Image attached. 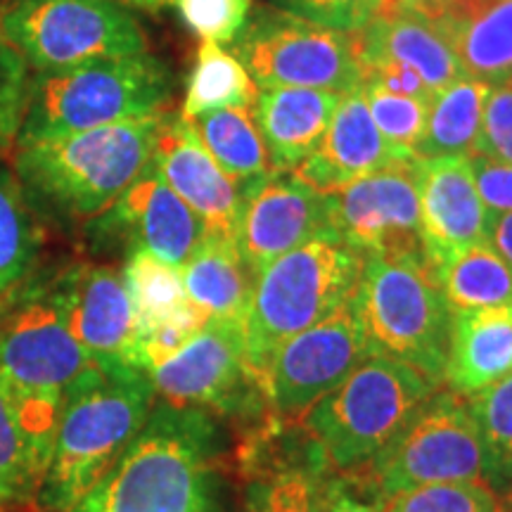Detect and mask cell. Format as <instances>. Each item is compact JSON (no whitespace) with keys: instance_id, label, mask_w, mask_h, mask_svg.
<instances>
[{"instance_id":"1","label":"cell","mask_w":512,"mask_h":512,"mask_svg":"<svg viewBox=\"0 0 512 512\" xmlns=\"http://www.w3.org/2000/svg\"><path fill=\"white\" fill-rule=\"evenodd\" d=\"M226 465L207 411L159 403L110 472L67 512H223Z\"/></svg>"},{"instance_id":"2","label":"cell","mask_w":512,"mask_h":512,"mask_svg":"<svg viewBox=\"0 0 512 512\" xmlns=\"http://www.w3.org/2000/svg\"><path fill=\"white\" fill-rule=\"evenodd\" d=\"M155 396L150 373L136 366L95 363L83 373L62 408L36 501L48 512L74 508L138 437Z\"/></svg>"},{"instance_id":"3","label":"cell","mask_w":512,"mask_h":512,"mask_svg":"<svg viewBox=\"0 0 512 512\" xmlns=\"http://www.w3.org/2000/svg\"><path fill=\"white\" fill-rule=\"evenodd\" d=\"M164 114L17 143L15 176L29 204L64 219H93L152 164Z\"/></svg>"},{"instance_id":"4","label":"cell","mask_w":512,"mask_h":512,"mask_svg":"<svg viewBox=\"0 0 512 512\" xmlns=\"http://www.w3.org/2000/svg\"><path fill=\"white\" fill-rule=\"evenodd\" d=\"M171 98V69L150 53L102 57L76 67L41 72L29 83L17 143L157 117L166 112Z\"/></svg>"},{"instance_id":"5","label":"cell","mask_w":512,"mask_h":512,"mask_svg":"<svg viewBox=\"0 0 512 512\" xmlns=\"http://www.w3.org/2000/svg\"><path fill=\"white\" fill-rule=\"evenodd\" d=\"M437 389L406 363L373 354L306 413L302 427L330 472L358 479Z\"/></svg>"},{"instance_id":"6","label":"cell","mask_w":512,"mask_h":512,"mask_svg":"<svg viewBox=\"0 0 512 512\" xmlns=\"http://www.w3.org/2000/svg\"><path fill=\"white\" fill-rule=\"evenodd\" d=\"M363 259L347 242L320 238L283 254L256 275L245 337L249 370L261 389L273 354L287 339L351 302Z\"/></svg>"},{"instance_id":"7","label":"cell","mask_w":512,"mask_h":512,"mask_svg":"<svg viewBox=\"0 0 512 512\" xmlns=\"http://www.w3.org/2000/svg\"><path fill=\"white\" fill-rule=\"evenodd\" d=\"M370 351L396 358L444 384L451 306L422 254H373L351 297Z\"/></svg>"},{"instance_id":"8","label":"cell","mask_w":512,"mask_h":512,"mask_svg":"<svg viewBox=\"0 0 512 512\" xmlns=\"http://www.w3.org/2000/svg\"><path fill=\"white\" fill-rule=\"evenodd\" d=\"M95 363L43 292L0 316V392L50 456L67 396Z\"/></svg>"},{"instance_id":"9","label":"cell","mask_w":512,"mask_h":512,"mask_svg":"<svg viewBox=\"0 0 512 512\" xmlns=\"http://www.w3.org/2000/svg\"><path fill=\"white\" fill-rule=\"evenodd\" d=\"M377 503L399 491L482 479L496 489L501 472L470 415L465 396L437 389L384 446L366 475Z\"/></svg>"},{"instance_id":"10","label":"cell","mask_w":512,"mask_h":512,"mask_svg":"<svg viewBox=\"0 0 512 512\" xmlns=\"http://www.w3.org/2000/svg\"><path fill=\"white\" fill-rule=\"evenodd\" d=\"M235 57L261 88L347 93L361 86L354 31H337L283 10H256L242 24Z\"/></svg>"},{"instance_id":"11","label":"cell","mask_w":512,"mask_h":512,"mask_svg":"<svg viewBox=\"0 0 512 512\" xmlns=\"http://www.w3.org/2000/svg\"><path fill=\"white\" fill-rule=\"evenodd\" d=\"M0 31L38 72L147 53L140 24L112 0H12Z\"/></svg>"},{"instance_id":"12","label":"cell","mask_w":512,"mask_h":512,"mask_svg":"<svg viewBox=\"0 0 512 512\" xmlns=\"http://www.w3.org/2000/svg\"><path fill=\"white\" fill-rule=\"evenodd\" d=\"M155 394L176 408L252 415L266 406L247 363L242 318H211L185 347L150 370Z\"/></svg>"},{"instance_id":"13","label":"cell","mask_w":512,"mask_h":512,"mask_svg":"<svg viewBox=\"0 0 512 512\" xmlns=\"http://www.w3.org/2000/svg\"><path fill=\"white\" fill-rule=\"evenodd\" d=\"M373 356L354 304H344L275 351L264 377L271 420L302 425L306 413Z\"/></svg>"},{"instance_id":"14","label":"cell","mask_w":512,"mask_h":512,"mask_svg":"<svg viewBox=\"0 0 512 512\" xmlns=\"http://www.w3.org/2000/svg\"><path fill=\"white\" fill-rule=\"evenodd\" d=\"M415 171L418 157H408L330 195L339 240L363 256L425 254Z\"/></svg>"},{"instance_id":"15","label":"cell","mask_w":512,"mask_h":512,"mask_svg":"<svg viewBox=\"0 0 512 512\" xmlns=\"http://www.w3.org/2000/svg\"><path fill=\"white\" fill-rule=\"evenodd\" d=\"M320 238L339 240L330 195H320L290 171L261 178L245 190L235 242L254 275L283 254Z\"/></svg>"},{"instance_id":"16","label":"cell","mask_w":512,"mask_h":512,"mask_svg":"<svg viewBox=\"0 0 512 512\" xmlns=\"http://www.w3.org/2000/svg\"><path fill=\"white\" fill-rule=\"evenodd\" d=\"M43 294L93 361L136 366V318L124 275L107 266L79 264Z\"/></svg>"},{"instance_id":"17","label":"cell","mask_w":512,"mask_h":512,"mask_svg":"<svg viewBox=\"0 0 512 512\" xmlns=\"http://www.w3.org/2000/svg\"><path fill=\"white\" fill-rule=\"evenodd\" d=\"M98 226L102 233L124 240L128 254L147 252L174 268L185 266L207 230L152 164L110 209L102 211Z\"/></svg>"},{"instance_id":"18","label":"cell","mask_w":512,"mask_h":512,"mask_svg":"<svg viewBox=\"0 0 512 512\" xmlns=\"http://www.w3.org/2000/svg\"><path fill=\"white\" fill-rule=\"evenodd\" d=\"M152 169L200 216L204 228L235 240L245 207V188L214 162L190 121H164Z\"/></svg>"},{"instance_id":"19","label":"cell","mask_w":512,"mask_h":512,"mask_svg":"<svg viewBox=\"0 0 512 512\" xmlns=\"http://www.w3.org/2000/svg\"><path fill=\"white\" fill-rule=\"evenodd\" d=\"M420 200V235L427 261L486 242V211L467 157L418 159L415 171Z\"/></svg>"},{"instance_id":"20","label":"cell","mask_w":512,"mask_h":512,"mask_svg":"<svg viewBox=\"0 0 512 512\" xmlns=\"http://www.w3.org/2000/svg\"><path fill=\"white\" fill-rule=\"evenodd\" d=\"M415 155H401L384 140L368 110L361 86L342 93L318 150L290 174L320 195H335L358 178Z\"/></svg>"},{"instance_id":"21","label":"cell","mask_w":512,"mask_h":512,"mask_svg":"<svg viewBox=\"0 0 512 512\" xmlns=\"http://www.w3.org/2000/svg\"><path fill=\"white\" fill-rule=\"evenodd\" d=\"M425 19L451 46L463 79L491 88L512 79V0H446Z\"/></svg>"},{"instance_id":"22","label":"cell","mask_w":512,"mask_h":512,"mask_svg":"<svg viewBox=\"0 0 512 512\" xmlns=\"http://www.w3.org/2000/svg\"><path fill=\"white\" fill-rule=\"evenodd\" d=\"M512 373V306L451 311L444 384L472 396Z\"/></svg>"},{"instance_id":"23","label":"cell","mask_w":512,"mask_h":512,"mask_svg":"<svg viewBox=\"0 0 512 512\" xmlns=\"http://www.w3.org/2000/svg\"><path fill=\"white\" fill-rule=\"evenodd\" d=\"M342 95L313 88H261L254 119L266 140L275 174L292 171L318 150Z\"/></svg>"},{"instance_id":"24","label":"cell","mask_w":512,"mask_h":512,"mask_svg":"<svg viewBox=\"0 0 512 512\" xmlns=\"http://www.w3.org/2000/svg\"><path fill=\"white\" fill-rule=\"evenodd\" d=\"M358 57L363 62L389 57L420 76L432 95L463 79L453 50L437 27L418 12L401 10L396 15L370 19L366 27L354 31Z\"/></svg>"},{"instance_id":"25","label":"cell","mask_w":512,"mask_h":512,"mask_svg":"<svg viewBox=\"0 0 512 512\" xmlns=\"http://www.w3.org/2000/svg\"><path fill=\"white\" fill-rule=\"evenodd\" d=\"M181 275L188 299L209 318L245 320L256 275L242 261L233 238L204 230Z\"/></svg>"},{"instance_id":"26","label":"cell","mask_w":512,"mask_h":512,"mask_svg":"<svg viewBox=\"0 0 512 512\" xmlns=\"http://www.w3.org/2000/svg\"><path fill=\"white\" fill-rule=\"evenodd\" d=\"M491 86L482 81L460 79L434 93L427 105V119L413 155L418 159L467 157L477 150L482 131L484 102Z\"/></svg>"},{"instance_id":"27","label":"cell","mask_w":512,"mask_h":512,"mask_svg":"<svg viewBox=\"0 0 512 512\" xmlns=\"http://www.w3.org/2000/svg\"><path fill=\"white\" fill-rule=\"evenodd\" d=\"M214 162L242 188L275 174L252 107H228L190 121Z\"/></svg>"},{"instance_id":"28","label":"cell","mask_w":512,"mask_h":512,"mask_svg":"<svg viewBox=\"0 0 512 512\" xmlns=\"http://www.w3.org/2000/svg\"><path fill=\"white\" fill-rule=\"evenodd\" d=\"M245 475L252 477L245 512H318L328 465L323 453L309 460L247 458Z\"/></svg>"},{"instance_id":"29","label":"cell","mask_w":512,"mask_h":512,"mask_svg":"<svg viewBox=\"0 0 512 512\" xmlns=\"http://www.w3.org/2000/svg\"><path fill=\"white\" fill-rule=\"evenodd\" d=\"M451 311L512 306V271L489 242L430 264Z\"/></svg>"},{"instance_id":"30","label":"cell","mask_w":512,"mask_h":512,"mask_svg":"<svg viewBox=\"0 0 512 512\" xmlns=\"http://www.w3.org/2000/svg\"><path fill=\"white\" fill-rule=\"evenodd\" d=\"M121 275L136 318V337L195 313H204L188 299L181 268L164 264L157 256L131 252Z\"/></svg>"},{"instance_id":"31","label":"cell","mask_w":512,"mask_h":512,"mask_svg":"<svg viewBox=\"0 0 512 512\" xmlns=\"http://www.w3.org/2000/svg\"><path fill=\"white\" fill-rule=\"evenodd\" d=\"M256 95V83L238 57L226 53L219 43L204 41L190 74L181 119L192 121L228 107H254Z\"/></svg>"},{"instance_id":"32","label":"cell","mask_w":512,"mask_h":512,"mask_svg":"<svg viewBox=\"0 0 512 512\" xmlns=\"http://www.w3.org/2000/svg\"><path fill=\"white\" fill-rule=\"evenodd\" d=\"M50 453L31 437L17 408L0 392V505L5 510L38 498Z\"/></svg>"},{"instance_id":"33","label":"cell","mask_w":512,"mask_h":512,"mask_svg":"<svg viewBox=\"0 0 512 512\" xmlns=\"http://www.w3.org/2000/svg\"><path fill=\"white\" fill-rule=\"evenodd\" d=\"M38 252V230L19 178L0 164V297L10 292Z\"/></svg>"},{"instance_id":"34","label":"cell","mask_w":512,"mask_h":512,"mask_svg":"<svg viewBox=\"0 0 512 512\" xmlns=\"http://www.w3.org/2000/svg\"><path fill=\"white\" fill-rule=\"evenodd\" d=\"M382 512H505L503 496L482 479L441 482L382 498Z\"/></svg>"},{"instance_id":"35","label":"cell","mask_w":512,"mask_h":512,"mask_svg":"<svg viewBox=\"0 0 512 512\" xmlns=\"http://www.w3.org/2000/svg\"><path fill=\"white\" fill-rule=\"evenodd\" d=\"M470 415L494 456L501 482H512V373L482 392L465 396Z\"/></svg>"},{"instance_id":"36","label":"cell","mask_w":512,"mask_h":512,"mask_svg":"<svg viewBox=\"0 0 512 512\" xmlns=\"http://www.w3.org/2000/svg\"><path fill=\"white\" fill-rule=\"evenodd\" d=\"M361 91L366 95L368 110L373 114L375 126L380 128L384 140L401 155H413L422 136V128H425L430 102L387 93L373 83H361Z\"/></svg>"},{"instance_id":"37","label":"cell","mask_w":512,"mask_h":512,"mask_svg":"<svg viewBox=\"0 0 512 512\" xmlns=\"http://www.w3.org/2000/svg\"><path fill=\"white\" fill-rule=\"evenodd\" d=\"M29 64L0 31V150L17 143L29 98Z\"/></svg>"},{"instance_id":"38","label":"cell","mask_w":512,"mask_h":512,"mask_svg":"<svg viewBox=\"0 0 512 512\" xmlns=\"http://www.w3.org/2000/svg\"><path fill=\"white\" fill-rule=\"evenodd\" d=\"M183 22L202 41L230 43L247 22L249 5L240 0H176Z\"/></svg>"},{"instance_id":"39","label":"cell","mask_w":512,"mask_h":512,"mask_svg":"<svg viewBox=\"0 0 512 512\" xmlns=\"http://www.w3.org/2000/svg\"><path fill=\"white\" fill-rule=\"evenodd\" d=\"M475 155L512 164V79L489 91Z\"/></svg>"},{"instance_id":"40","label":"cell","mask_w":512,"mask_h":512,"mask_svg":"<svg viewBox=\"0 0 512 512\" xmlns=\"http://www.w3.org/2000/svg\"><path fill=\"white\" fill-rule=\"evenodd\" d=\"M283 12L309 19L337 31H358L366 27L361 0H275Z\"/></svg>"},{"instance_id":"41","label":"cell","mask_w":512,"mask_h":512,"mask_svg":"<svg viewBox=\"0 0 512 512\" xmlns=\"http://www.w3.org/2000/svg\"><path fill=\"white\" fill-rule=\"evenodd\" d=\"M470 171L486 211H491V214L512 211V164L472 155Z\"/></svg>"},{"instance_id":"42","label":"cell","mask_w":512,"mask_h":512,"mask_svg":"<svg viewBox=\"0 0 512 512\" xmlns=\"http://www.w3.org/2000/svg\"><path fill=\"white\" fill-rule=\"evenodd\" d=\"M361 83H373L380 86L382 91L403 95V98H413L430 102L432 93L427 91V86L422 83L418 74L413 72L406 64L389 60V57H375V60L363 62L361 67Z\"/></svg>"},{"instance_id":"43","label":"cell","mask_w":512,"mask_h":512,"mask_svg":"<svg viewBox=\"0 0 512 512\" xmlns=\"http://www.w3.org/2000/svg\"><path fill=\"white\" fill-rule=\"evenodd\" d=\"M318 512H382L380 505H370L351 494L347 489V482L342 477L337 479H325L323 494H320Z\"/></svg>"},{"instance_id":"44","label":"cell","mask_w":512,"mask_h":512,"mask_svg":"<svg viewBox=\"0 0 512 512\" xmlns=\"http://www.w3.org/2000/svg\"><path fill=\"white\" fill-rule=\"evenodd\" d=\"M486 242L496 249V254L501 256L512 271V211H508V214H491L489 211Z\"/></svg>"},{"instance_id":"45","label":"cell","mask_w":512,"mask_h":512,"mask_svg":"<svg viewBox=\"0 0 512 512\" xmlns=\"http://www.w3.org/2000/svg\"><path fill=\"white\" fill-rule=\"evenodd\" d=\"M363 3V15H366V24L370 19H380L396 15V12L406 10L403 8V0H361Z\"/></svg>"},{"instance_id":"46","label":"cell","mask_w":512,"mask_h":512,"mask_svg":"<svg viewBox=\"0 0 512 512\" xmlns=\"http://www.w3.org/2000/svg\"><path fill=\"white\" fill-rule=\"evenodd\" d=\"M444 3L446 0H403V8L411 10V12H418V15H422V17H432Z\"/></svg>"},{"instance_id":"47","label":"cell","mask_w":512,"mask_h":512,"mask_svg":"<svg viewBox=\"0 0 512 512\" xmlns=\"http://www.w3.org/2000/svg\"><path fill=\"white\" fill-rule=\"evenodd\" d=\"M126 3H133V5H138V8H145V10H159V8H164V5L176 3V0H126Z\"/></svg>"},{"instance_id":"48","label":"cell","mask_w":512,"mask_h":512,"mask_svg":"<svg viewBox=\"0 0 512 512\" xmlns=\"http://www.w3.org/2000/svg\"><path fill=\"white\" fill-rule=\"evenodd\" d=\"M503 503H505V512H512V491L508 496H503Z\"/></svg>"},{"instance_id":"49","label":"cell","mask_w":512,"mask_h":512,"mask_svg":"<svg viewBox=\"0 0 512 512\" xmlns=\"http://www.w3.org/2000/svg\"><path fill=\"white\" fill-rule=\"evenodd\" d=\"M240 3H245V5H249V0H240Z\"/></svg>"},{"instance_id":"50","label":"cell","mask_w":512,"mask_h":512,"mask_svg":"<svg viewBox=\"0 0 512 512\" xmlns=\"http://www.w3.org/2000/svg\"><path fill=\"white\" fill-rule=\"evenodd\" d=\"M0 512H5V508H3V505H0Z\"/></svg>"}]
</instances>
